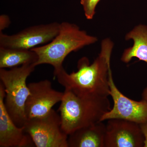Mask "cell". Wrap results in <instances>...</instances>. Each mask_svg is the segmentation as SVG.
<instances>
[{
    "label": "cell",
    "mask_w": 147,
    "mask_h": 147,
    "mask_svg": "<svg viewBox=\"0 0 147 147\" xmlns=\"http://www.w3.org/2000/svg\"><path fill=\"white\" fill-rule=\"evenodd\" d=\"M100 54L92 63L83 57L78 61V70L67 73L64 67L54 74L58 82L65 89L77 95L88 98L106 97L110 96L109 74L110 58L113 43L109 38L101 42Z\"/></svg>",
    "instance_id": "6da1fadb"
},
{
    "label": "cell",
    "mask_w": 147,
    "mask_h": 147,
    "mask_svg": "<svg viewBox=\"0 0 147 147\" xmlns=\"http://www.w3.org/2000/svg\"><path fill=\"white\" fill-rule=\"evenodd\" d=\"M59 108L61 127L66 134L100 121L111 109L108 97L88 98L65 89Z\"/></svg>",
    "instance_id": "7a4b0ae2"
},
{
    "label": "cell",
    "mask_w": 147,
    "mask_h": 147,
    "mask_svg": "<svg viewBox=\"0 0 147 147\" xmlns=\"http://www.w3.org/2000/svg\"><path fill=\"white\" fill-rule=\"evenodd\" d=\"M96 37L81 30L76 24L61 23L59 33L50 42L31 49L38 55L35 66L49 64L54 68V74L63 68V63L69 54L97 41Z\"/></svg>",
    "instance_id": "3957f363"
},
{
    "label": "cell",
    "mask_w": 147,
    "mask_h": 147,
    "mask_svg": "<svg viewBox=\"0 0 147 147\" xmlns=\"http://www.w3.org/2000/svg\"><path fill=\"white\" fill-rule=\"evenodd\" d=\"M35 67L34 64H26L9 70L0 69L1 82L5 92V104L11 118L18 127H24L27 121L25 104L30 92L26 81Z\"/></svg>",
    "instance_id": "277c9868"
},
{
    "label": "cell",
    "mask_w": 147,
    "mask_h": 147,
    "mask_svg": "<svg viewBox=\"0 0 147 147\" xmlns=\"http://www.w3.org/2000/svg\"><path fill=\"white\" fill-rule=\"evenodd\" d=\"M24 130L36 147H68V135L63 130L60 115L52 109L42 117L28 120Z\"/></svg>",
    "instance_id": "5b68a950"
},
{
    "label": "cell",
    "mask_w": 147,
    "mask_h": 147,
    "mask_svg": "<svg viewBox=\"0 0 147 147\" xmlns=\"http://www.w3.org/2000/svg\"><path fill=\"white\" fill-rule=\"evenodd\" d=\"M60 26V23L55 22L29 27L14 34L0 32V47L31 50L52 41L59 33Z\"/></svg>",
    "instance_id": "8992f818"
},
{
    "label": "cell",
    "mask_w": 147,
    "mask_h": 147,
    "mask_svg": "<svg viewBox=\"0 0 147 147\" xmlns=\"http://www.w3.org/2000/svg\"><path fill=\"white\" fill-rule=\"evenodd\" d=\"M110 94L113 98V106L105 113L100 121L111 119H120L139 124L147 122V101L132 100L123 94L114 83L112 71L109 77Z\"/></svg>",
    "instance_id": "52a82bcc"
},
{
    "label": "cell",
    "mask_w": 147,
    "mask_h": 147,
    "mask_svg": "<svg viewBox=\"0 0 147 147\" xmlns=\"http://www.w3.org/2000/svg\"><path fill=\"white\" fill-rule=\"evenodd\" d=\"M28 87L30 94L25 108L27 121L47 115L63 98L64 92L54 90L52 83L47 79L30 83Z\"/></svg>",
    "instance_id": "ba28073f"
},
{
    "label": "cell",
    "mask_w": 147,
    "mask_h": 147,
    "mask_svg": "<svg viewBox=\"0 0 147 147\" xmlns=\"http://www.w3.org/2000/svg\"><path fill=\"white\" fill-rule=\"evenodd\" d=\"M144 142L139 124L120 119L108 120L104 147H144Z\"/></svg>",
    "instance_id": "9c48e42d"
},
{
    "label": "cell",
    "mask_w": 147,
    "mask_h": 147,
    "mask_svg": "<svg viewBox=\"0 0 147 147\" xmlns=\"http://www.w3.org/2000/svg\"><path fill=\"white\" fill-rule=\"evenodd\" d=\"M5 92L0 83V147H36L31 137L11 118L5 104Z\"/></svg>",
    "instance_id": "30bf717a"
},
{
    "label": "cell",
    "mask_w": 147,
    "mask_h": 147,
    "mask_svg": "<svg viewBox=\"0 0 147 147\" xmlns=\"http://www.w3.org/2000/svg\"><path fill=\"white\" fill-rule=\"evenodd\" d=\"M100 121L68 135V147H104L106 125Z\"/></svg>",
    "instance_id": "8fae6325"
},
{
    "label": "cell",
    "mask_w": 147,
    "mask_h": 147,
    "mask_svg": "<svg viewBox=\"0 0 147 147\" xmlns=\"http://www.w3.org/2000/svg\"><path fill=\"white\" fill-rule=\"evenodd\" d=\"M127 40H132L134 44L132 47L125 49L122 55L121 60L128 63L133 58L147 63V26L138 25L125 36ZM142 99L147 101V86L142 93Z\"/></svg>",
    "instance_id": "7c38bea8"
},
{
    "label": "cell",
    "mask_w": 147,
    "mask_h": 147,
    "mask_svg": "<svg viewBox=\"0 0 147 147\" xmlns=\"http://www.w3.org/2000/svg\"><path fill=\"white\" fill-rule=\"evenodd\" d=\"M38 59L36 53L31 50L0 47V69L13 68L26 64L35 66Z\"/></svg>",
    "instance_id": "4fadbf2b"
},
{
    "label": "cell",
    "mask_w": 147,
    "mask_h": 147,
    "mask_svg": "<svg viewBox=\"0 0 147 147\" xmlns=\"http://www.w3.org/2000/svg\"><path fill=\"white\" fill-rule=\"evenodd\" d=\"M100 0H81L85 16L87 19L91 20L95 13V9Z\"/></svg>",
    "instance_id": "5bb4252c"
},
{
    "label": "cell",
    "mask_w": 147,
    "mask_h": 147,
    "mask_svg": "<svg viewBox=\"0 0 147 147\" xmlns=\"http://www.w3.org/2000/svg\"><path fill=\"white\" fill-rule=\"evenodd\" d=\"M11 24L10 18L8 15L2 14L0 16V32L8 28Z\"/></svg>",
    "instance_id": "9a60e30c"
},
{
    "label": "cell",
    "mask_w": 147,
    "mask_h": 147,
    "mask_svg": "<svg viewBox=\"0 0 147 147\" xmlns=\"http://www.w3.org/2000/svg\"><path fill=\"white\" fill-rule=\"evenodd\" d=\"M140 126L145 138L144 147H147V122L140 124Z\"/></svg>",
    "instance_id": "2e32d148"
}]
</instances>
